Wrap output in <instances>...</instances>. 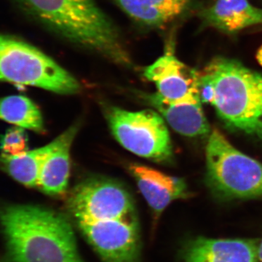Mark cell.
I'll use <instances>...</instances> for the list:
<instances>
[{
  "label": "cell",
  "instance_id": "cell-11",
  "mask_svg": "<svg viewBox=\"0 0 262 262\" xmlns=\"http://www.w3.org/2000/svg\"><path fill=\"white\" fill-rule=\"evenodd\" d=\"M129 170L156 220L172 202L187 196V185L182 179L139 164L130 165Z\"/></svg>",
  "mask_w": 262,
  "mask_h": 262
},
{
  "label": "cell",
  "instance_id": "cell-9",
  "mask_svg": "<svg viewBox=\"0 0 262 262\" xmlns=\"http://www.w3.org/2000/svg\"><path fill=\"white\" fill-rule=\"evenodd\" d=\"M147 80L154 82L158 94L168 101H180L201 96L200 73L179 61L168 48L144 70Z\"/></svg>",
  "mask_w": 262,
  "mask_h": 262
},
{
  "label": "cell",
  "instance_id": "cell-13",
  "mask_svg": "<svg viewBox=\"0 0 262 262\" xmlns=\"http://www.w3.org/2000/svg\"><path fill=\"white\" fill-rule=\"evenodd\" d=\"M78 126L72 125L56 139V145L43 163L38 187L51 196L63 194L68 187L70 172V149Z\"/></svg>",
  "mask_w": 262,
  "mask_h": 262
},
{
  "label": "cell",
  "instance_id": "cell-7",
  "mask_svg": "<svg viewBox=\"0 0 262 262\" xmlns=\"http://www.w3.org/2000/svg\"><path fill=\"white\" fill-rule=\"evenodd\" d=\"M67 207L77 223L136 218L134 201L118 183L93 179L76 186Z\"/></svg>",
  "mask_w": 262,
  "mask_h": 262
},
{
  "label": "cell",
  "instance_id": "cell-16",
  "mask_svg": "<svg viewBox=\"0 0 262 262\" xmlns=\"http://www.w3.org/2000/svg\"><path fill=\"white\" fill-rule=\"evenodd\" d=\"M56 145V139L43 147L22 154L0 157V165L10 177L26 187H37L43 163Z\"/></svg>",
  "mask_w": 262,
  "mask_h": 262
},
{
  "label": "cell",
  "instance_id": "cell-18",
  "mask_svg": "<svg viewBox=\"0 0 262 262\" xmlns=\"http://www.w3.org/2000/svg\"><path fill=\"white\" fill-rule=\"evenodd\" d=\"M28 136L24 128L12 127L0 136V149L3 155L15 156L27 151Z\"/></svg>",
  "mask_w": 262,
  "mask_h": 262
},
{
  "label": "cell",
  "instance_id": "cell-2",
  "mask_svg": "<svg viewBox=\"0 0 262 262\" xmlns=\"http://www.w3.org/2000/svg\"><path fill=\"white\" fill-rule=\"evenodd\" d=\"M18 9L65 40L118 64L131 65L121 34L94 0H11Z\"/></svg>",
  "mask_w": 262,
  "mask_h": 262
},
{
  "label": "cell",
  "instance_id": "cell-14",
  "mask_svg": "<svg viewBox=\"0 0 262 262\" xmlns=\"http://www.w3.org/2000/svg\"><path fill=\"white\" fill-rule=\"evenodd\" d=\"M205 24L226 34H235L243 29L262 24V9L248 0H216L203 10Z\"/></svg>",
  "mask_w": 262,
  "mask_h": 262
},
{
  "label": "cell",
  "instance_id": "cell-6",
  "mask_svg": "<svg viewBox=\"0 0 262 262\" xmlns=\"http://www.w3.org/2000/svg\"><path fill=\"white\" fill-rule=\"evenodd\" d=\"M106 117L115 139L130 152L158 162L171 158L173 149L168 127L156 112H129L110 106Z\"/></svg>",
  "mask_w": 262,
  "mask_h": 262
},
{
  "label": "cell",
  "instance_id": "cell-5",
  "mask_svg": "<svg viewBox=\"0 0 262 262\" xmlns=\"http://www.w3.org/2000/svg\"><path fill=\"white\" fill-rule=\"evenodd\" d=\"M0 82L75 94L80 84L51 57L32 45L0 33Z\"/></svg>",
  "mask_w": 262,
  "mask_h": 262
},
{
  "label": "cell",
  "instance_id": "cell-15",
  "mask_svg": "<svg viewBox=\"0 0 262 262\" xmlns=\"http://www.w3.org/2000/svg\"><path fill=\"white\" fill-rule=\"evenodd\" d=\"M130 18L147 27L171 21L187 9L190 0H113Z\"/></svg>",
  "mask_w": 262,
  "mask_h": 262
},
{
  "label": "cell",
  "instance_id": "cell-8",
  "mask_svg": "<svg viewBox=\"0 0 262 262\" xmlns=\"http://www.w3.org/2000/svg\"><path fill=\"white\" fill-rule=\"evenodd\" d=\"M77 224L103 262H140L141 244L137 218Z\"/></svg>",
  "mask_w": 262,
  "mask_h": 262
},
{
  "label": "cell",
  "instance_id": "cell-12",
  "mask_svg": "<svg viewBox=\"0 0 262 262\" xmlns=\"http://www.w3.org/2000/svg\"><path fill=\"white\" fill-rule=\"evenodd\" d=\"M144 98L179 134L194 137L209 133V125L201 106V96L180 101H168L156 93L145 94Z\"/></svg>",
  "mask_w": 262,
  "mask_h": 262
},
{
  "label": "cell",
  "instance_id": "cell-19",
  "mask_svg": "<svg viewBox=\"0 0 262 262\" xmlns=\"http://www.w3.org/2000/svg\"><path fill=\"white\" fill-rule=\"evenodd\" d=\"M258 261L262 262V239L258 241Z\"/></svg>",
  "mask_w": 262,
  "mask_h": 262
},
{
  "label": "cell",
  "instance_id": "cell-1",
  "mask_svg": "<svg viewBox=\"0 0 262 262\" xmlns=\"http://www.w3.org/2000/svg\"><path fill=\"white\" fill-rule=\"evenodd\" d=\"M5 262H84L69 220L35 205L0 206Z\"/></svg>",
  "mask_w": 262,
  "mask_h": 262
},
{
  "label": "cell",
  "instance_id": "cell-3",
  "mask_svg": "<svg viewBox=\"0 0 262 262\" xmlns=\"http://www.w3.org/2000/svg\"><path fill=\"white\" fill-rule=\"evenodd\" d=\"M201 101L232 130L262 140V75L241 62L215 57L200 73Z\"/></svg>",
  "mask_w": 262,
  "mask_h": 262
},
{
  "label": "cell",
  "instance_id": "cell-17",
  "mask_svg": "<svg viewBox=\"0 0 262 262\" xmlns=\"http://www.w3.org/2000/svg\"><path fill=\"white\" fill-rule=\"evenodd\" d=\"M0 120L38 133L45 130L40 110L26 96H10L0 98Z\"/></svg>",
  "mask_w": 262,
  "mask_h": 262
},
{
  "label": "cell",
  "instance_id": "cell-20",
  "mask_svg": "<svg viewBox=\"0 0 262 262\" xmlns=\"http://www.w3.org/2000/svg\"><path fill=\"white\" fill-rule=\"evenodd\" d=\"M256 59H257L258 63L262 67V46L258 50L257 53H256Z\"/></svg>",
  "mask_w": 262,
  "mask_h": 262
},
{
  "label": "cell",
  "instance_id": "cell-4",
  "mask_svg": "<svg viewBox=\"0 0 262 262\" xmlns=\"http://www.w3.org/2000/svg\"><path fill=\"white\" fill-rule=\"evenodd\" d=\"M206 181L221 201L262 199V163L213 130L206 146Z\"/></svg>",
  "mask_w": 262,
  "mask_h": 262
},
{
  "label": "cell",
  "instance_id": "cell-10",
  "mask_svg": "<svg viewBox=\"0 0 262 262\" xmlns=\"http://www.w3.org/2000/svg\"><path fill=\"white\" fill-rule=\"evenodd\" d=\"M258 239H187L180 250V262H259Z\"/></svg>",
  "mask_w": 262,
  "mask_h": 262
}]
</instances>
